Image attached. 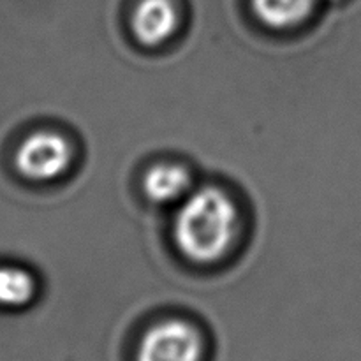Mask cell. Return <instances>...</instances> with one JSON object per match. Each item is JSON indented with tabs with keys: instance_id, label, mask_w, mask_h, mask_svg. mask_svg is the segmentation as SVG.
<instances>
[{
	"instance_id": "1",
	"label": "cell",
	"mask_w": 361,
	"mask_h": 361,
	"mask_svg": "<svg viewBox=\"0 0 361 361\" xmlns=\"http://www.w3.org/2000/svg\"><path fill=\"white\" fill-rule=\"evenodd\" d=\"M238 235V208L219 187L192 190L173 221L180 252L196 264H215L228 256Z\"/></svg>"
},
{
	"instance_id": "2",
	"label": "cell",
	"mask_w": 361,
	"mask_h": 361,
	"mask_svg": "<svg viewBox=\"0 0 361 361\" xmlns=\"http://www.w3.org/2000/svg\"><path fill=\"white\" fill-rule=\"evenodd\" d=\"M73 164L69 141L53 130H37L21 141L14 154L18 173L30 182H53Z\"/></svg>"
},
{
	"instance_id": "3",
	"label": "cell",
	"mask_w": 361,
	"mask_h": 361,
	"mask_svg": "<svg viewBox=\"0 0 361 361\" xmlns=\"http://www.w3.org/2000/svg\"><path fill=\"white\" fill-rule=\"evenodd\" d=\"M203 353V337L194 324L166 319L145 331L136 361H201Z\"/></svg>"
},
{
	"instance_id": "4",
	"label": "cell",
	"mask_w": 361,
	"mask_h": 361,
	"mask_svg": "<svg viewBox=\"0 0 361 361\" xmlns=\"http://www.w3.org/2000/svg\"><path fill=\"white\" fill-rule=\"evenodd\" d=\"M178 23L180 14L173 0H141L130 18L134 37L148 48L169 41Z\"/></svg>"
},
{
	"instance_id": "5",
	"label": "cell",
	"mask_w": 361,
	"mask_h": 361,
	"mask_svg": "<svg viewBox=\"0 0 361 361\" xmlns=\"http://www.w3.org/2000/svg\"><path fill=\"white\" fill-rule=\"evenodd\" d=\"M192 178L183 166L157 164L143 178V192L152 203L173 204L183 201L192 190Z\"/></svg>"
},
{
	"instance_id": "6",
	"label": "cell",
	"mask_w": 361,
	"mask_h": 361,
	"mask_svg": "<svg viewBox=\"0 0 361 361\" xmlns=\"http://www.w3.org/2000/svg\"><path fill=\"white\" fill-rule=\"evenodd\" d=\"M316 7V0H252L257 20L274 30H291L305 23Z\"/></svg>"
},
{
	"instance_id": "7",
	"label": "cell",
	"mask_w": 361,
	"mask_h": 361,
	"mask_svg": "<svg viewBox=\"0 0 361 361\" xmlns=\"http://www.w3.org/2000/svg\"><path fill=\"white\" fill-rule=\"evenodd\" d=\"M35 281L30 271L20 267H0V305L18 309L32 302Z\"/></svg>"
}]
</instances>
